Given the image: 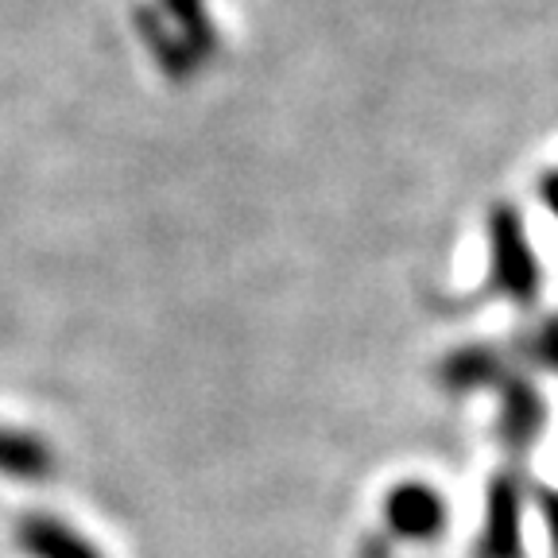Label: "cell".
Instances as JSON below:
<instances>
[{
  "label": "cell",
  "instance_id": "obj_1",
  "mask_svg": "<svg viewBox=\"0 0 558 558\" xmlns=\"http://www.w3.org/2000/svg\"><path fill=\"white\" fill-rule=\"evenodd\" d=\"M488 244V288L512 306H535L543 291V264L535 253L527 221L515 202H493L485 218Z\"/></svg>",
  "mask_w": 558,
  "mask_h": 558
},
{
  "label": "cell",
  "instance_id": "obj_2",
  "mask_svg": "<svg viewBox=\"0 0 558 558\" xmlns=\"http://www.w3.org/2000/svg\"><path fill=\"white\" fill-rule=\"evenodd\" d=\"M527 477L520 465H500L485 485V515L473 558H527L523 550V500Z\"/></svg>",
  "mask_w": 558,
  "mask_h": 558
},
{
  "label": "cell",
  "instance_id": "obj_3",
  "mask_svg": "<svg viewBox=\"0 0 558 558\" xmlns=\"http://www.w3.org/2000/svg\"><path fill=\"white\" fill-rule=\"evenodd\" d=\"M543 430H547V396L532 376L515 368L497 388V418H493V438L508 453V465H520L539 446Z\"/></svg>",
  "mask_w": 558,
  "mask_h": 558
},
{
  "label": "cell",
  "instance_id": "obj_4",
  "mask_svg": "<svg viewBox=\"0 0 558 558\" xmlns=\"http://www.w3.org/2000/svg\"><path fill=\"white\" fill-rule=\"evenodd\" d=\"M384 535L400 543H438L450 527V505L427 481H400L384 497Z\"/></svg>",
  "mask_w": 558,
  "mask_h": 558
},
{
  "label": "cell",
  "instance_id": "obj_5",
  "mask_svg": "<svg viewBox=\"0 0 558 558\" xmlns=\"http://www.w3.org/2000/svg\"><path fill=\"white\" fill-rule=\"evenodd\" d=\"M515 373L508 349L485 345V341H470V345L450 349L435 368V380L442 392L450 396H477V392H497L500 384Z\"/></svg>",
  "mask_w": 558,
  "mask_h": 558
},
{
  "label": "cell",
  "instance_id": "obj_6",
  "mask_svg": "<svg viewBox=\"0 0 558 558\" xmlns=\"http://www.w3.org/2000/svg\"><path fill=\"white\" fill-rule=\"evenodd\" d=\"M16 547L24 558H105V550L51 512H27L16 523Z\"/></svg>",
  "mask_w": 558,
  "mask_h": 558
},
{
  "label": "cell",
  "instance_id": "obj_7",
  "mask_svg": "<svg viewBox=\"0 0 558 558\" xmlns=\"http://www.w3.org/2000/svg\"><path fill=\"white\" fill-rule=\"evenodd\" d=\"M132 27H136L140 44L148 47V54L156 59V66L163 70V78L171 82H191L198 74V62L186 51V44L179 39L171 24L163 20V12L156 4H136L132 9Z\"/></svg>",
  "mask_w": 558,
  "mask_h": 558
},
{
  "label": "cell",
  "instance_id": "obj_8",
  "mask_svg": "<svg viewBox=\"0 0 558 558\" xmlns=\"http://www.w3.org/2000/svg\"><path fill=\"white\" fill-rule=\"evenodd\" d=\"M0 477L27 481V485L54 481L59 477V453L35 430L0 427Z\"/></svg>",
  "mask_w": 558,
  "mask_h": 558
},
{
  "label": "cell",
  "instance_id": "obj_9",
  "mask_svg": "<svg viewBox=\"0 0 558 558\" xmlns=\"http://www.w3.org/2000/svg\"><path fill=\"white\" fill-rule=\"evenodd\" d=\"M156 9L163 12L167 24L179 32V39L186 44V51L194 54L198 66H206V62L221 51V35H218L214 16H209L206 0H156Z\"/></svg>",
  "mask_w": 558,
  "mask_h": 558
},
{
  "label": "cell",
  "instance_id": "obj_10",
  "mask_svg": "<svg viewBox=\"0 0 558 558\" xmlns=\"http://www.w3.org/2000/svg\"><path fill=\"white\" fill-rule=\"evenodd\" d=\"M512 365L520 368H535V373H550L558 376V311L539 318L527 333L515 338V345L508 349Z\"/></svg>",
  "mask_w": 558,
  "mask_h": 558
},
{
  "label": "cell",
  "instance_id": "obj_11",
  "mask_svg": "<svg viewBox=\"0 0 558 558\" xmlns=\"http://www.w3.org/2000/svg\"><path fill=\"white\" fill-rule=\"evenodd\" d=\"M532 493H535V508H539L543 532H547V543H550V555L558 558V488L535 485Z\"/></svg>",
  "mask_w": 558,
  "mask_h": 558
},
{
  "label": "cell",
  "instance_id": "obj_12",
  "mask_svg": "<svg viewBox=\"0 0 558 558\" xmlns=\"http://www.w3.org/2000/svg\"><path fill=\"white\" fill-rule=\"evenodd\" d=\"M539 202L550 218L558 221V167H550V171L539 174Z\"/></svg>",
  "mask_w": 558,
  "mask_h": 558
},
{
  "label": "cell",
  "instance_id": "obj_13",
  "mask_svg": "<svg viewBox=\"0 0 558 558\" xmlns=\"http://www.w3.org/2000/svg\"><path fill=\"white\" fill-rule=\"evenodd\" d=\"M357 558H392V539L388 535H365L357 547Z\"/></svg>",
  "mask_w": 558,
  "mask_h": 558
}]
</instances>
